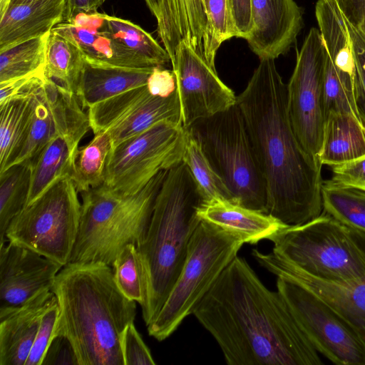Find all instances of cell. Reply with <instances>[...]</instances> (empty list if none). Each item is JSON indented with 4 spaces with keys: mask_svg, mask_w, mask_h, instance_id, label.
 Returning <instances> with one entry per match:
<instances>
[{
    "mask_svg": "<svg viewBox=\"0 0 365 365\" xmlns=\"http://www.w3.org/2000/svg\"><path fill=\"white\" fill-rule=\"evenodd\" d=\"M193 315L229 365H321L322 359L278 291L236 256Z\"/></svg>",
    "mask_w": 365,
    "mask_h": 365,
    "instance_id": "cell-1",
    "label": "cell"
},
{
    "mask_svg": "<svg viewBox=\"0 0 365 365\" xmlns=\"http://www.w3.org/2000/svg\"><path fill=\"white\" fill-rule=\"evenodd\" d=\"M236 103L265 179L267 213L287 226L319 216L322 165L306 151L293 130L287 84L274 59H260Z\"/></svg>",
    "mask_w": 365,
    "mask_h": 365,
    "instance_id": "cell-2",
    "label": "cell"
},
{
    "mask_svg": "<svg viewBox=\"0 0 365 365\" xmlns=\"http://www.w3.org/2000/svg\"><path fill=\"white\" fill-rule=\"evenodd\" d=\"M58 314L53 337L71 342L78 365H124L120 340L134 322L136 302L119 289L110 266L68 263L51 288Z\"/></svg>",
    "mask_w": 365,
    "mask_h": 365,
    "instance_id": "cell-3",
    "label": "cell"
},
{
    "mask_svg": "<svg viewBox=\"0 0 365 365\" xmlns=\"http://www.w3.org/2000/svg\"><path fill=\"white\" fill-rule=\"evenodd\" d=\"M202 202L182 162L167 170L146 235L137 246L146 289L141 309L147 327L160 311L182 270L190 239L202 220L197 213Z\"/></svg>",
    "mask_w": 365,
    "mask_h": 365,
    "instance_id": "cell-4",
    "label": "cell"
},
{
    "mask_svg": "<svg viewBox=\"0 0 365 365\" xmlns=\"http://www.w3.org/2000/svg\"><path fill=\"white\" fill-rule=\"evenodd\" d=\"M167 170L133 195H123L105 184L81 192L78 232L68 263L111 267L126 245L138 246L146 235Z\"/></svg>",
    "mask_w": 365,
    "mask_h": 365,
    "instance_id": "cell-5",
    "label": "cell"
},
{
    "mask_svg": "<svg viewBox=\"0 0 365 365\" xmlns=\"http://www.w3.org/2000/svg\"><path fill=\"white\" fill-rule=\"evenodd\" d=\"M269 240L273 251L315 279L346 284L365 278V233L324 212L303 225L283 229Z\"/></svg>",
    "mask_w": 365,
    "mask_h": 365,
    "instance_id": "cell-6",
    "label": "cell"
},
{
    "mask_svg": "<svg viewBox=\"0 0 365 365\" xmlns=\"http://www.w3.org/2000/svg\"><path fill=\"white\" fill-rule=\"evenodd\" d=\"M237 234L202 220L193 233L187 257L170 293L148 334L161 341L193 312L245 244Z\"/></svg>",
    "mask_w": 365,
    "mask_h": 365,
    "instance_id": "cell-7",
    "label": "cell"
},
{
    "mask_svg": "<svg viewBox=\"0 0 365 365\" xmlns=\"http://www.w3.org/2000/svg\"><path fill=\"white\" fill-rule=\"evenodd\" d=\"M200 143L234 203L267 213L265 179L237 103L187 128Z\"/></svg>",
    "mask_w": 365,
    "mask_h": 365,
    "instance_id": "cell-8",
    "label": "cell"
},
{
    "mask_svg": "<svg viewBox=\"0 0 365 365\" xmlns=\"http://www.w3.org/2000/svg\"><path fill=\"white\" fill-rule=\"evenodd\" d=\"M78 194L70 175L61 178L13 218L5 242L66 265L80 224L81 202Z\"/></svg>",
    "mask_w": 365,
    "mask_h": 365,
    "instance_id": "cell-9",
    "label": "cell"
},
{
    "mask_svg": "<svg viewBox=\"0 0 365 365\" xmlns=\"http://www.w3.org/2000/svg\"><path fill=\"white\" fill-rule=\"evenodd\" d=\"M185 128L169 121L112 148L106 167L104 184L123 195L141 190L162 170L182 162Z\"/></svg>",
    "mask_w": 365,
    "mask_h": 365,
    "instance_id": "cell-10",
    "label": "cell"
},
{
    "mask_svg": "<svg viewBox=\"0 0 365 365\" xmlns=\"http://www.w3.org/2000/svg\"><path fill=\"white\" fill-rule=\"evenodd\" d=\"M277 289L317 352L338 365H365V345L339 314L301 284L277 277Z\"/></svg>",
    "mask_w": 365,
    "mask_h": 365,
    "instance_id": "cell-11",
    "label": "cell"
},
{
    "mask_svg": "<svg viewBox=\"0 0 365 365\" xmlns=\"http://www.w3.org/2000/svg\"><path fill=\"white\" fill-rule=\"evenodd\" d=\"M326 53L319 29L312 28L297 52L287 84L293 130L306 151L318 160L326 119L323 86Z\"/></svg>",
    "mask_w": 365,
    "mask_h": 365,
    "instance_id": "cell-12",
    "label": "cell"
},
{
    "mask_svg": "<svg viewBox=\"0 0 365 365\" xmlns=\"http://www.w3.org/2000/svg\"><path fill=\"white\" fill-rule=\"evenodd\" d=\"M84 109L75 93L46 77L33 96L27 135L20 154L11 165L30 164L58 135L66 137L78 149L82 138L91 129L88 114Z\"/></svg>",
    "mask_w": 365,
    "mask_h": 365,
    "instance_id": "cell-13",
    "label": "cell"
},
{
    "mask_svg": "<svg viewBox=\"0 0 365 365\" xmlns=\"http://www.w3.org/2000/svg\"><path fill=\"white\" fill-rule=\"evenodd\" d=\"M88 114L93 134L108 131L113 148L163 121L182 125L177 89L160 97L152 95L146 85L102 101L89 108Z\"/></svg>",
    "mask_w": 365,
    "mask_h": 365,
    "instance_id": "cell-14",
    "label": "cell"
},
{
    "mask_svg": "<svg viewBox=\"0 0 365 365\" xmlns=\"http://www.w3.org/2000/svg\"><path fill=\"white\" fill-rule=\"evenodd\" d=\"M171 64L184 128L236 104L237 96L221 81L216 69L184 43L180 44Z\"/></svg>",
    "mask_w": 365,
    "mask_h": 365,
    "instance_id": "cell-15",
    "label": "cell"
},
{
    "mask_svg": "<svg viewBox=\"0 0 365 365\" xmlns=\"http://www.w3.org/2000/svg\"><path fill=\"white\" fill-rule=\"evenodd\" d=\"M157 21L158 37L173 63L184 43L215 69L207 0H145Z\"/></svg>",
    "mask_w": 365,
    "mask_h": 365,
    "instance_id": "cell-16",
    "label": "cell"
},
{
    "mask_svg": "<svg viewBox=\"0 0 365 365\" xmlns=\"http://www.w3.org/2000/svg\"><path fill=\"white\" fill-rule=\"evenodd\" d=\"M252 255L277 277L294 281L317 294L349 323L365 345V278L346 284L324 282L301 272L273 250L265 254L254 249Z\"/></svg>",
    "mask_w": 365,
    "mask_h": 365,
    "instance_id": "cell-17",
    "label": "cell"
},
{
    "mask_svg": "<svg viewBox=\"0 0 365 365\" xmlns=\"http://www.w3.org/2000/svg\"><path fill=\"white\" fill-rule=\"evenodd\" d=\"M63 265L11 242L0 245V307L20 305L51 288Z\"/></svg>",
    "mask_w": 365,
    "mask_h": 365,
    "instance_id": "cell-18",
    "label": "cell"
},
{
    "mask_svg": "<svg viewBox=\"0 0 365 365\" xmlns=\"http://www.w3.org/2000/svg\"><path fill=\"white\" fill-rule=\"evenodd\" d=\"M252 30L246 39L259 57L287 53L303 27V11L294 0H252Z\"/></svg>",
    "mask_w": 365,
    "mask_h": 365,
    "instance_id": "cell-19",
    "label": "cell"
},
{
    "mask_svg": "<svg viewBox=\"0 0 365 365\" xmlns=\"http://www.w3.org/2000/svg\"><path fill=\"white\" fill-rule=\"evenodd\" d=\"M56 301L46 289L20 305L0 307V365H25L41 317Z\"/></svg>",
    "mask_w": 365,
    "mask_h": 365,
    "instance_id": "cell-20",
    "label": "cell"
},
{
    "mask_svg": "<svg viewBox=\"0 0 365 365\" xmlns=\"http://www.w3.org/2000/svg\"><path fill=\"white\" fill-rule=\"evenodd\" d=\"M197 213L201 220L235 232L251 245L269 240L289 227L268 213L222 199L202 202Z\"/></svg>",
    "mask_w": 365,
    "mask_h": 365,
    "instance_id": "cell-21",
    "label": "cell"
},
{
    "mask_svg": "<svg viewBox=\"0 0 365 365\" xmlns=\"http://www.w3.org/2000/svg\"><path fill=\"white\" fill-rule=\"evenodd\" d=\"M65 0H38L8 6L0 15V51L49 33L62 22Z\"/></svg>",
    "mask_w": 365,
    "mask_h": 365,
    "instance_id": "cell-22",
    "label": "cell"
},
{
    "mask_svg": "<svg viewBox=\"0 0 365 365\" xmlns=\"http://www.w3.org/2000/svg\"><path fill=\"white\" fill-rule=\"evenodd\" d=\"M153 68H128L95 62L85 57L77 96L89 108L130 89L147 84Z\"/></svg>",
    "mask_w": 365,
    "mask_h": 365,
    "instance_id": "cell-23",
    "label": "cell"
},
{
    "mask_svg": "<svg viewBox=\"0 0 365 365\" xmlns=\"http://www.w3.org/2000/svg\"><path fill=\"white\" fill-rule=\"evenodd\" d=\"M91 26L136 53L153 66L163 67L170 58L165 48L138 25L97 12L81 14L68 22Z\"/></svg>",
    "mask_w": 365,
    "mask_h": 365,
    "instance_id": "cell-24",
    "label": "cell"
},
{
    "mask_svg": "<svg viewBox=\"0 0 365 365\" xmlns=\"http://www.w3.org/2000/svg\"><path fill=\"white\" fill-rule=\"evenodd\" d=\"M364 155V124L347 113H327L318 156L321 165L332 167Z\"/></svg>",
    "mask_w": 365,
    "mask_h": 365,
    "instance_id": "cell-25",
    "label": "cell"
},
{
    "mask_svg": "<svg viewBox=\"0 0 365 365\" xmlns=\"http://www.w3.org/2000/svg\"><path fill=\"white\" fill-rule=\"evenodd\" d=\"M52 30L73 41L88 60L128 68L155 67L136 53L91 26L61 22Z\"/></svg>",
    "mask_w": 365,
    "mask_h": 365,
    "instance_id": "cell-26",
    "label": "cell"
},
{
    "mask_svg": "<svg viewBox=\"0 0 365 365\" xmlns=\"http://www.w3.org/2000/svg\"><path fill=\"white\" fill-rule=\"evenodd\" d=\"M315 16L324 45L336 73L351 81L357 72L350 35L343 14L334 0H318Z\"/></svg>",
    "mask_w": 365,
    "mask_h": 365,
    "instance_id": "cell-27",
    "label": "cell"
},
{
    "mask_svg": "<svg viewBox=\"0 0 365 365\" xmlns=\"http://www.w3.org/2000/svg\"><path fill=\"white\" fill-rule=\"evenodd\" d=\"M77 150L63 135L53 138L46 145L29 164L31 169V183L25 206L33 202L56 180L71 175Z\"/></svg>",
    "mask_w": 365,
    "mask_h": 365,
    "instance_id": "cell-28",
    "label": "cell"
},
{
    "mask_svg": "<svg viewBox=\"0 0 365 365\" xmlns=\"http://www.w3.org/2000/svg\"><path fill=\"white\" fill-rule=\"evenodd\" d=\"M84 64L85 56L73 41L53 30L49 32L44 68L48 78L76 95Z\"/></svg>",
    "mask_w": 365,
    "mask_h": 365,
    "instance_id": "cell-29",
    "label": "cell"
},
{
    "mask_svg": "<svg viewBox=\"0 0 365 365\" xmlns=\"http://www.w3.org/2000/svg\"><path fill=\"white\" fill-rule=\"evenodd\" d=\"M33 96L0 104V173L14 163L23 148L31 116Z\"/></svg>",
    "mask_w": 365,
    "mask_h": 365,
    "instance_id": "cell-30",
    "label": "cell"
},
{
    "mask_svg": "<svg viewBox=\"0 0 365 365\" xmlns=\"http://www.w3.org/2000/svg\"><path fill=\"white\" fill-rule=\"evenodd\" d=\"M112 148L110 134L103 130L95 133L86 145L78 148L70 176L78 193L104 184L106 167Z\"/></svg>",
    "mask_w": 365,
    "mask_h": 365,
    "instance_id": "cell-31",
    "label": "cell"
},
{
    "mask_svg": "<svg viewBox=\"0 0 365 365\" xmlns=\"http://www.w3.org/2000/svg\"><path fill=\"white\" fill-rule=\"evenodd\" d=\"M182 162L189 169L203 202L222 199L234 202L230 190L213 168L198 140L187 128H185Z\"/></svg>",
    "mask_w": 365,
    "mask_h": 365,
    "instance_id": "cell-32",
    "label": "cell"
},
{
    "mask_svg": "<svg viewBox=\"0 0 365 365\" xmlns=\"http://www.w3.org/2000/svg\"><path fill=\"white\" fill-rule=\"evenodd\" d=\"M324 212L351 229L365 233V192L340 186L330 180L323 181Z\"/></svg>",
    "mask_w": 365,
    "mask_h": 365,
    "instance_id": "cell-33",
    "label": "cell"
},
{
    "mask_svg": "<svg viewBox=\"0 0 365 365\" xmlns=\"http://www.w3.org/2000/svg\"><path fill=\"white\" fill-rule=\"evenodd\" d=\"M29 164H16L0 173V245L4 244L6 230L25 207L31 183Z\"/></svg>",
    "mask_w": 365,
    "mask_h": 365,
    "instance_id": "cell-34",
    "label": "cell"
},
{
    "mask_svg": "<svg viewBox=\"0 0 365 365\" xmlns=\"http://www.w3.org/2000/svg\"><path fill=\"white\" fill-rule=\"evenodd\" d=\"M48 34L0 51V82L43 71Z\"/></svg>",
    "mask_w": 365,
    "mask_h": 365,
    "instance_id": "cell-35",
    "label": "cell"
},
{
    "mask_svg": "<svg viewBox=\"0 0 365 365\" xmlns=\"http://www.w3.org/2000/svg\"><path fill=\"white\" fill-rule=\"evenodd\" d=\"M111 267L114 280L121 292L128 299L138 302L142 308L145 303L146 289L137 245H126Z\"/></svg>",
    "mask_w": 365,
    "mask_h": 365,
    "instance_id": "cell-36",
    "label": "cell"
},
{
    "mask_svg": "<svg viewBox=\"0 0 365 365\" xmlns=\"http://www.w3.org/2000/svg\"><path fill=\"white\" fill-rule=\"evenodd\" d=\"M207 16L212 48L217 54L224 41L236 37L230 17L228 0H207Z\"/></svg>",
    "mask_w": 365,
    "mask_h": 365,
    "instance_id": "cell-37",
    "label": "cell"
},
{
    "mask_svg": "<svg viewBox=\"0 0 365 365\" xmlns=\"http://www.w3.org/2000/svg\"><path fill=\"white\" fill-rule=\"evenodd\" d=\"M124 365H154L151 352L136 329L134 322L124 329L120 340Z\"/></svg>",
    "mask_w": 365,
    "mask_h": 365,
    "instance_id": "cell-38",
    "label": "cell"
},
{
    "mask_svg": "<svg viewBox=\"0 0 365 365\" xmlns=\"http://www.w3.org/2000/svg\"><path fill=\"white\" fill-rule=\"evenodd\" d=\"M58 314L57 300L44 312L25 365H41L53 338Z\"/></svg>",
    "mask_w": 365,
    "mask_h": 365,
    "instance_id": "cell-39",
    "label": "cell"
},
{
    "mask_svg": "<svg viewBox=\"0 0 365 365\" xmlns=\"http://www.w3.org/2000/svg\"><path fill=\"white\" fill-rule=\"evenodd\" d=\"M345 21L350 35L356 62L357 106L361 118L365 125V34L360 28L354 26L346 20Z\"/></svg>",
    "mask_w": 365,
    "mask_h": 365,
    "instance_id": "cell-40",
    "label": "cell"
},
{
    "mask_svg": "<svg viewBox=\"0 0 365 365\" xmlns=\"http://www.w3.org/2000/svg\"><path fill=\"white\" fill-rule=\"evenodd\" d=\"M46 79L43 70L0 82V104L13 98L32 96Z\"/></svg>",
    "mask_w": 365,
    "mask_h": 365,
    "instance_id": "cell-41",
    "label": "cell"
},
{
    "mask_svg": "<svg viewBox=\"0 0 365 365\" xmlns=\"http://www.w3.org/2000/svg\"><path fill=\"white\" fill-rule=\"evenodd\" d=\"M330 180L340 186L365 192V155L331 167Z\"/></svg>",
    "mask_w": 365,
    "mask_h": 365,
    "instance_id": "cell-42",
    "label": "cell"
},
{
    "mask_svg": "<svg viewBox=\"0 0 365 365\" xmlns=\"http://www.w3.org/2000/svg\"><path fill=\"white\" fill-rule=\"evenodd\" d=\"M228 4L236 37L246 40L253 26L252 0H228Z\"/></svg>",
    "mask_w": 365,
    "mask_h": 365,
    "instance_id": "cell-43",
    "label": "cell"
},
{
    "mask_svg": "<svg viewBox=\"0 0 365 365\" xmlns=\"http://www.w3.org/2000/svg\"><path fill=\"white\" fill-rule=\"evenodd\" d=\"M77 364L78 359L70 341L62 335L54 336L44 355L42 364Z\"/></svg>",
    "mask_w": 365,
    "mask_h": 365,
    "instance_id": "cell-44",
    "label": "cell"
},
{
    "mask_svg": "<svg viewBox=\"0 0 365 365\" xmlns=\"http://www.w3.org/2000/svg\"><path fill=\"white\" fill-rule=\"evenodd\" d=\"M146 86L152 95L167 97L176 89L175 73L173 70L165 69L162 66L155 67L148 79Z\"/></svg>",
    "mask_w": 365,
    "mask_h": 365,
    "instance_id": "cell-45",
    "label": "cell"
},
{
    "mask_svg": "<svg viewBox=\"0 0 365 365\" xmlns=\"http://www.w3.org/2000/svg\"><path fill=\"white\" fill-rule=\"evenodd\" d=\"M106 0H65L62 22H70L81 14L97 12Z\"/></svg>",
    "mask_w": 365,
    "mask_h": 365,
    "instance_id": "cell-46",
    "label": "cell"
},
{
    "mask_svg": "<svg viewBox=\"0 0 365 365\" xmlns=\"http://www.w3.org/2000/svg\"><path fill=\"white\" fill-rule=\"evenodd\" d=\"M346 21L359 27L365 18V0H334Z\"/></svg>",
    "mask_w": 365,
    "mask_h": 365,
    "instance_id": "cell-47",
    "label": "cell"
},
{
    "mask_svg": "<svg viewBox=\"0 0 365 365\" xmlns=\"http://www.w3.org/2000/svg\"><path fill=\"white\" fill-rule=\"evenodd\" d=\"M34 1H38V0H10L9 5L24 3V2Z\"/></svg>",
    "mask_w": 365,
    "mask_h": 365,
    "instance_id": "cell-48",
    "label": "cell"
},
{
    "mask_svg": "<svg viewBox=\"0 0 365 365\" xmlns=\"http://www.w3.org/2000/svg\"><path fill=\"white\" fill-rule=\"evenodd\" d=\"M358 28H360L361 31L365 34V18Z\"/></svg>",
    "mask_w": 365,
    "mask_h": 365,
    "instance_id": "cell-49",
    "label": "cell"
}]
</instances>
